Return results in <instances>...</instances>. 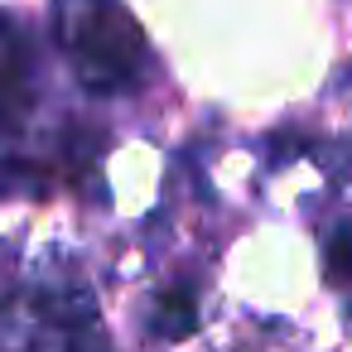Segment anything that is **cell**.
I'll use <instances>...</instances> for the list:
<instances>
[{
	"mask_svg": "<svg viewBox=\"0 0 352 352\" xmlns=\"http://www.w3.org/2000/svg\"><path fill=\"white\" fill-rule=\"evenodd\" d=\"M54 25L73 63V78L87 92L116 97L140 82L150 49L121 0H54Z\"/></svg>",
	"mask_w": 352,
	"mask_h": 352,
	"instance_id": "cell-1",
	"label": "cell"
},
{
	"mask_svg": "<svg viewBox=\"0 0 352 352\" xmlns=\"http://www.w3.org/2000/svg\"><path fill=\"white\" fill-rule=\"evenodd\" d=\"M0 352H107L82 289H34L0 314Z\"/></svg>",
	"mask_w": 352,
	"mask_h": 352,
	"instance_id": "cell-2",
	"label": "cell"
},
{
	"mask_svg": "<svg viewBox=\"0 0 352 352\" xmlns=\"http://www.w3.org/2000/svg\"><path fill=\"white\" fill-rule=\"evenodd\" d=\"M39 92V54L25 25L0 10V135H10L30 111Z\"/></svg>",
	"mask_w": 352,
	"mask_h": 352,
	"instance_id": "cell-3",
	"label": "cell"
},
{
	"mask_svg": "<svg viewBox=\"0 0 352 352\" xmlns=\"http://www.w3.org/2000/svg\"><path fill=\"white\" fill-rule=\"evenodd\" d=\"M193 328H198V299H193V289H184V285L164 289L160 304H155V333L160 338H188Z\"/></svg>",
	"mask_w": 352,
	"mask_h": 352,
	"instance_id": "cell-4",
	"label": "cell"
},
{
	"mask_svg": "<svg viewBox=\"0 0 352 352\" xmlns=\"http://www.w3.org/2000/svg\"><path fill=\"white\" fill-rule=\"evenodd\" d=\"M328 275L338 285H352V227H338L328 241Z\"/></svg>",
	"mask_w": 352,
	"mask_h": 352,
	"instance_id": "cell-5",
	"label": "cell"
}]
</instances>
